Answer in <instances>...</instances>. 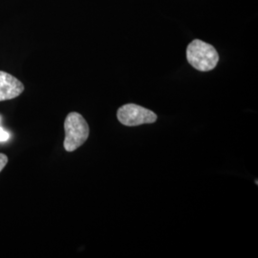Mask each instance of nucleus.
<instances>
[{"instance_id": "3", "label": "nucleus", "mask_w": 258, "mask_h": 258, "mask_svg": "<svg viewBox=\"0 0 258 258\" xmlns=\"http://www.w3.org/2000/svg\"><path fill=\"white\" fill-rule=\"evenodd\" d=\"M117 117L126 126H138L145 123H153L157 120L154 112L134 103L122 105L117 112Z\"/></svg>"}, {"instance_id": "4", "label": "nucleus", "mask_w": 258, "mask_h": 258, "mask_svg": "<svg viewBox=\"0 0 258 258\" xmlns=\"http://www.w3.org/2000/svg\"><path fill=\"white\" fill-rule=\"evenodd\" d=\"M23 91V83L16 77L0 71V102L16 99Z\"/></svg>"}, {"instance_id": "5", "label": "nucleus", "mask_w": 258, "mask_h": 258, "mask_svg": "<svg viewBox=\"0 0 258 258\" xmlns=\"http://www.w3.org/2000/svg\"><path fill=\"white\" fill-rule=\"evenodd\" d=\"M8 164V157L3 153H0V172L2 169Z\"/></svg>"}, {"instance_id": "6", "label": "nucleus", "mask_w": 258, "mask_h": 258, "mask_svg": "<svg viewBox=\"0 0 258 258\" xmlns=\"http://www.w3.org/2000/svg\"><path fill=\"white\" fill-rule=\"evenodd\" d=\"M9 133L2 127H0V142H5L9 139Z\"/></svg>"}, {"instance_id": "1", "label": "nucleus", "mask_w": 258, "mask_h": 258, "mask_svg": "<svg viewBox=\"0 0 258 258\" xmlns=\"http://www.w3.org/2000/svg\"><path fill=\"white\" fill-rule=\"evenodd\" d=\"M188 63L201 72L212 71L219 61V55L215 48L200 39H194L186 49Z\"/></svg>"}, {"instance_id": "2", "label": "nucleus", "mask_w": 258, "mask_h": 258, "mask_svg": "<svg viewBox=\"0 0 258 258\" xmlns=\"http://www.w3.org/2000/svg\"><path fill=\"white\" fill-rule=\"evenodd\" d=\"M65 139L63 146L68 152L82 147L89 137V126L83 116L77 112L68 114L64 121Z\"/></svg>"}]
</instances>
